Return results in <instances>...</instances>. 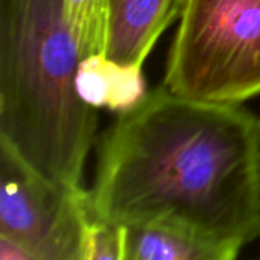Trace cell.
<instances>
[{"label": "cell", "mask_w": 260, "mask_h": 260, "mask_svg": "<svg viewBox=\"0 0 260 260\" xmlns=\"http://www.w3.org/2000/svg\"><path fill=\"white\" fill-rule=\"evenodd\" d=\"M88 195L108 222L174 229L239 254L260 236L256 117L154 88L105 133Z\"/></svg>", "instance_id": "obj_1"}, {"label": "cell", "mask_w": 260, "mask_h": 260, "mask_svg": "<svg viewBox=\"0 0 260 260\" xmlns=\"http://www.w3.org/2000/svg\"><path fill=\"white\" fill-rule=\"evenodd\" d=\"M79 61L61 0H0V137L73 190L98 126L76 91Z\"/></svg>", "instance_id": "obj_2"}, {"label": "cell", "mask_w": 260, "mask_h": 260, "mask_svg": "<svg viewBox=\"0 0 260 260\" xmlns=\"http://www.w3.org/2000/svg\"><path fill=\"white\" fill-rule=\"evenodd\" d=\"M163 85L218 105L260 94V0H184Z\"/></svg>", "instance_id": "obj_3"}, {"label": "cell", "mask_w": 260, "mask_h": 260, "mask_svg": "<svg viewBox=\"0 0 260 260\" xmlns=\"http://www.w3.org/2000/svg\"><path fill=\"white\" fill-rule=\"evenodd\" d=\"M90 210L87 190L49 180L0 137V238L29 260H79Z\"/></svg>", "instance_id": "obj_4"}, {"label": "cell", "mask_w": 260, "mask_h": 260, "mask_svg": "<svg viewBox=\"0 0 260 260\" xmlns=\"http://www.w3.org/2000/svg\"><path fill=\"white\" fill-rule=\"evenodd\" d=\"M183 5L184 0H108L105 55L122 64L143 66Z\"/></svg>", "instance_id": "obj_5"}, {"label": "cell", "mask_w": 260, "mask_h": 260, "mask_svg": "<svg viewBox=\"0 0 260 260\" xmlns=\"http://www.w3.org/2000/svg\"><path fill=\"white\" fill-rule=\"evenodd\" d=\"M76 91L91 108H110L116 113L133 110L146 96L142 66L122 64L105 53L85 56L79 61Z\"/></svg>", "instance_id": "obj_6"}, {"label": "cell", "mask_w": 260, "mask_h": 260, "mask_svg": "<svg viewBox=\"0 0 260 260\" xmlns=\"http://www.w3.org/2000/svg\"><path fill=\"white\" fill-rule=\"evenodd\" d=\"M125 260H232L238 254L189 233L165 227L129 225Z\"/></svg>", "instance_id": "obj_7"}, {"label": "cell", "mask_w": 260, "mask_h": 260, "mask_svg": "<svg viewBox=\"0 0 260 260\" xmlns=\"http://www.w3.org/2000/svg\"><path fill=\"white\" fill-rule=\"evenodd\" d=\"M61 8L76 43L79 59L105 53L108 0H61Z\"/></svg>", "instance_id": "obj_8"}, {"label": "cell", "mask_w": 260, "mask_h": 260, "mask_svg": "<svg viewBox=\"0 0 260 260\" xmlns=\"http://www.w3.org/2000/svg\"><path fill=\"white\" fill-rule=\"evenodd\" d=\"M125 225L98 218L90 210L81 236L79 260H125Z\"/></svg>", "instance_id": "obj_9"}, {"label": "cell", "mask_w": 260, "mask_h": 260, "mask_svg": "<svg viewBox=\"0 0 260 260\" xmlns=\"http://www.w3.org/2000/svg\"><path fill=\"white\" fill-rule=\"evenodd\" d=\"M0 260H29L26 253L14 242L0 238Z\"/></svg>", "instance_id": "obj_10"}, {"label": "cell", "mask_w": 260, "mask_h": 260, "mask_svg": "<svg viewBox=\"0 0 260 260\" xmlns=\"http://www.w3.org/2000/svg\"><path fill=\"white\" fill-rule=\"evenodd\" d=\"M256 178H257V200L260 209V119H256Z\"/></svg>", "instance_id": "obj_11"}]
</instances>
